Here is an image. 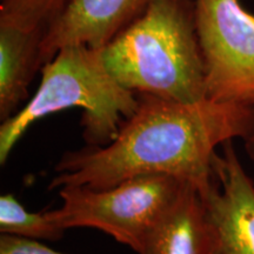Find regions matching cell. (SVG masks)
Instances as JSON below:
<instances>
[{
	"mask_svg": "<svg viewBox=\"0 0 254 254\" xmlns=\"http://www.w3.org/2000/svg\"><path fill=\"white\" fill-rule=\"evenodd\" d=\"M135 112L106 146L66 152L49 189L103 190L147 174L190 183L206 195L213 185V160L222 145L244 139L254 126V107L202 99L178 103L138 94Z\"/></svg>",
	"mask_w": 254,
	"mask_h": 254,
	"instance_id": "1",
	"label": "cell"
},
{
	"mask_svg": "<svg viewBox=\"0 0 254 254\" xmlns=\"http://www.w3.org/2000/svg\"><path fill=\"white\" fill-rule=\"evenodd\" d=\"M101 55L111 75L136 94L186 104L207 98L193 0H151Z\"/></svg>",
	"mask_w": 254,
	"mask_h": 254,
	"instance_id": "2",
	"label": "cell"
},
{
	"mask_svg": "<svg viewBox=\"0 0 254 254\" xmlns=\"http://www.w3.org/2000/svg\"><path fill=\"white\" fill-rule=\"evenodd\" d=\"M33 97L0 126V164L38 120L60 111L82 109V138L90 146L112 142L139 105V97L114 79L101 49L84 44L64 46L43 66Z\"/></svg>",
	"mask_w": 254,
	"mask_h": 254,
	"instance_id": "3",
	"label": "cell"
},
{
	"mask_svg": "<svg viewBox=\"0 0 254 254\" xmlns=\"http://www.w3.org/2000/svg\"><path fill=\"white\" fill-rule=\"evenodd\" d=\"M185 184L171 176L147 174L103 190L64 186L59 190L63 205L49 214L63 230L95 228L139 254Z\"/></svg>",
	"mask_w": 254,
	"mask_h": 254,
	"instance_id": "4",
	"label": "cell"
},
{
	"mask_svg": "<svg viewBox=\"0 0 254 254\" xmlns=\"http://www.w3.org/2000/svg\"><path fill=\"white\" fill-rule=\"evenodd\" d=\"M207 98L254 107V15L241 0H193Z\"/></svg>",
	"mask_w": 254,
	"mask_h": 254,
	"instance_id": "5",
	"label": "cell"
},
{
	"mask_svg": "<svg viewBox=\"0 0 254 254\" xmlns=\"http://www.w3.org/2000/svg\"><path fill=\"white\" fill-rule=\"evenodd\" d=\"M204 199L215 233L213 254H254V183L233 141L215 154L213 185Z\"/></svg>",
	"mask_w": 254,
	"mask_h": 254,
	"instance_id": "6",
	"label": "cell"
},
{
	"mask_svg": "<svg viewBox=\"0 0 254 254\" xmlns=\"http://www.w3.org/2000/svg\"><path fill=\"white\" fill-rule=\"evenodd\" d=\"M151 0H66L46 26L43 66L64 46L84 44L103 49L144 11Z\"/></svg>",
	"mask_w": 254,
	"mask_h": 254,
	"instance_id": "7",
	"label": "cell"
},
{
	"mask_svg": "<svg viewBox=\"0 0 254 254\" xmlns=\"http://www.w3.org/2000/svg\"><path fill=\"white\" fill-rule=\"evenodd\" d=\"M214 228L202 193L187 183L148 234L139 254H213Z\"/></svg>",
	"mask_w": 254,
	"mask_h": 254,
	"instance_id": "8",
	"label": "cell"
},
{
	"mask_svg": "<svg viewBox=\"0 0 254 254\" xmlns=\"http://www.w3.org/2000/svg\"><path fill=\"white\" fill-rule=\"evenodd\" d=\"M46 27L0 24V119L5 122L28 98V87L43 68L41 43Z\"/></svg>",
	"mask_w": 254,
	"mask_h": 254,
	"instance_id": "9",
	"label": "cell"
},
{
	"mask_svg": "<svg viewBox=\"0 0 254 254\" xmlns=\"http://www.w3.org/2000/svg\"><path fill=\"white\" fill-rule=\"evenodd\" d=\"M0 232L1 234L31 240L57 241L65 230L52 220L47 212L27 211L13 194L0 196Z\"/></svg>",
	"mask_w": 254,
	"mask_h": 254,
	"instance_id": "10",
	"label": "cell"
},
{
	"mask_svg": "<svg viewBox=\"0 0 254 254\" xmlns=\"http://www.w3.org/2000/svg\"><path fill=\"white\" fill-rule=\"evenodd\" d=\"M66 0H0V24L23 28L46 27Z\"/></svg>",
	"mask_w": 254,
	"mask_h": 254,
	"instance_id": "11",
	"label": "cell"
},
{
	"mask_svg": "<svg viewBox=\"0 0 254 254\" xmlns=\"http://www.w3.org/2000/svg\"><path fill=\"white\" fill-rule=\"evenodd\" d=\"M0 254H65L57 252L38 240L1 234Z\"/></svg>",
	"mask_w": 254,
	"mask_h": 254,
	"instance_id": "12",
	"label": "cell"
},
{
	"mask_svg": "<svg viewBox=\"0 0 254 254\" xmlns=\"http://www.w3.org/2000/svg\"><path fill=\"white\" fill-rule=\"evenodd\" d=\"M244 141H245V148H246L247 155L252 159V161L254 163V126L249 132V134L244 138Z\"/></svg>",
	"mask_w": 254,
	"mask_h": 254,
	"instance_id": "13",
	"label": "cell"
}]
</instances>
